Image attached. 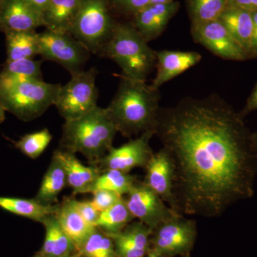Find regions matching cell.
Segmentation results:
<instances>
[{
	"label": "cell",
	"mask_w": 257,
	"mask_h": 257,
	"mask_svg": "<svg viewBox=\"0 0 257 257\" xmlns=\"http://www.w3.org/2000/svg\"><path fill=\"white\" fill-rule=\"evenodd\" d=\"M253 31L251 37V47L253 57H257V10L252 12Z\"/></svg>",
	"instance_id": "36"
},
{
	"label": "cell",
	"mask_w": 257,
	"mask_h": 257,
	"mask_svg": "<svg viewBox=\"0 0 257 257\" xmlns=\"http://www.w3.org/2000/svg\"><path fill=\"white\" fill-rule=\"evenodd\" d=\"M144 183L148 186L169 207H173V166L163 149L154 152L145 167Z\"/></svg>",
	"instance_id": "14"
},
{
	"label": "cell",
	"mask_w": 257,
	"mask_h": 257,
	"mask_svg": "<svg viewBox=\"0 0 257 257\" xmlns=\"http://www.w3.org/2000/svg\"><path fill=\"white\" fill-rule=\"evenodd\" d=\"M71 74L69 82L61 87L55 104L65 121L81 117L98 106L96 69Z\"/></svg>",
	"instance_id": "7"
},
{
	"label": "cell",
	"mask_w": 257,
	"mask_h": 257,
	"mask_svg": "<svg viewBox=\"0 0 257 257\" xmlns=\"http://www.w3.org/2000/svg\"><path fill=\"white\" fill-rule=\"evenodd\" d=\"M5 36L8 62L34 59L39 55V34L36 32H7Z\"/></svg>",
	"instance_id": "22"
},
{
	"label": "cell",
	"mask_w": 257,
	"mask_h": 257,
	"mask_svg": "<svg viewBox=\"0 0 257 257\" xmlns=\"http://www.w3.org/2000/svg\"><path fill=\"white\" fill-rule=\"evenodd\" d=\"M52 140V134L47 128L28 134L15 143V147L25 156L37 159L46 150Z\"/></svg>",
	"instance_id": "31"
},
{
	"label": "cell",
	"mask_w": 257,
	"mask_h": 257,
	"mask_svg": "<svg viewBox=\"0 0 257 257\" xmlns=\"http://www.w3.org/2000/svg\"><path fill=\"white\" fill-rule=\"evenodd\" d=\"M76 207L83 219L89 224L94 226L100 212L96 210L93 206L92 202L91 201L80 202V201L76 200Z\"/></svg>",
	"instance_id": "33"
},
{
	"label": "cell",
	"mask_w": 257,
	"mask_h": 257,
	"mask_svg": "<svg viewBox=\"0 0 257 257\" xmlns=\"http://www.w3.org/2000/svg\"><path fill=\"white\" fill-rule=\"evenodd\" d=\"M77 252L85 257H116L112 239L98 228Z\"/></svg>",
	"instance_id": "28"
},
{
	"label": "cell",
	"mask_w": 257,
	"mask_h": 257,
	"mask_svg": "<svg viewBox=\"0 0 257 257\" xmlns=\"http://www.w3.org/2000/svg\"><path fill=\"white\" fill-rule=\"evenodd\" d=\"M154 136L153 130L145 132L122 146L111 147L104 157L90 162V165L95 166L101 172L115 170L128 173L138 167L145 168L154 153L150 146V141Z\"/></svg>",
	"instance_id": "10"
},
{
	"label": "cell",
	"mask_w": 257,
	"mask_h": 257,
	"mask_svg": "<svg viewBox=\"0 0 257 257\" xmlns=\"http://www.w3.org/2000/svg\"><path fill=\"white\" fill-rule=\"evenodd\" d=\"M0 208L8 212L42 224L47 218L56 214L59 205H45L36 199L0 197Z\"/></svg>",
	"instance_id": "21"
},
{
	"label": "cell",
	"mask_w": 257,
	"mask_h": 257,
	"mask_svg": "<svg viewBox=\"0 0 257 257\" xmlns=\"http://www.w3.org/2000/svg\"><path fill=\"white\" fill-rule=\"evenodd\" d=\"M55 157L63 167L67 184L73 190V194L92 193L96 179L101 172L95 166H85L74 153L65 150H56Z\"/></svg>",
	"instance_id": "16"
},
{
	"label": "cell",
	"mask_w": 257,
	"mask_h": 257,
	"mask_svg": "<svg viewBox=\"0 0 257 257\" xmlns=\"http://www.w3.org/2000/svg\"><path fill=\"white\" fill-rule=\"evenodd\" d=\"M35 10L43 15L44 12L48 6L50 0H26Z\"/></svg>",
	"instance_id": "37"
},
{
	"label": "cell",
	"mask_w": 257,
	"mask_h": 257,
	"mask_svg": "<svg viewBox=\"0 0 257 257\" xmlns=\"http://www.w3.org/2000/svg\"><path fill=\"white\" fill-rule=\"evenodd\" d=\"M0 74L5 77L43 81L41 62L34 59L7 61Z\"/></svg>",
	"instance_id": "30"
},
{
	"label": "cell",
	"mask_w": 257,
	"mask_h": 257,
	"mask_svg": "<svg viewBox=\"0 0 257 257\" xmlns=\"http://www.w3.org/2000/svg\"><path fill=\"white\" fill-rule=\"evenodd\" d=\"M3 2H4V0H0V8H1L2 5H3Z\"/></svg>",
	"instance_id": "44"
},
{
	"label": "cell",
	"mask_w": 257,
	"mask_h": 257,
	"mask_svg": "<svg viewBox=\"0 0 257 257\" xmlns=\"http://www.w3.org/2000/svg\"><path fill=\"white\" fill-rule=\"evenodd\" d=\"M71 257H85L84 256H82V254H80V253H79L78 252H76L75 253H74L73 255H72Z\"/></svg>",
	"instance_id": "42"
},
{
	"label": "cell",
	"mask_w": 257,
	"mask_h": 257,
	"mask_svg": "<svg viewBox=\"0 0 257 257\" xmlns=\"http://www.w3.org/2000/svg\"><path fill=\"white\" fill-rule=\"evenodd\" d=\"M120 77L117 92L106 108L118 133L131 138L154 131L161 107L160 89L148 85L146 81Z\"/></svg>",
	"instance_id": "2"
},
{
	"label": "cell",
	"mask_w": 257,
	"mask_h": 257,
	"mask_svg": "<svg viewBox=\"0 0 257 257\" xmlns=\"http://www.w3.org/2000/svg\"><path fill=\"white\" fill-rule=\"evenodd\" d=\"M254 110H257V82L252 92L246 100V105L240 114L243 117H244L246 114H249L250 112Z\"/></svg>",
	"instance_id": "35"
},
{
	"label": "cell",
	"mask_w": 257,
	"mask_h": 257,
	"mask_svg": "<svg viewBox=\"0 0 257 257\" xmlns=\"http://www.w3.org/2000/svg\"><path fill=\"white\" fill-rule=\"evenodd\" d=\"M137 181L135 176L121 171H104L96 179L92 193L96 190H107L123 196L128 194Z\"/></svg>",
	"instance_id": "25"
},
{
	"label": "cell",
	"mask_w": 257,
	"mask_h": 257,
	"mask_svg": "<svg viewBox=\"0 0 257 257\" xmlns=\"http://www.w3.org/2000/svg\"><path fill=\"white\" fill-rule=\"evenodd\" d=\"M156 57L157 74L151 86L157 89L197 65L202 58L198 52L173 50L156 51Z\"/></svg>",
	"instance_id": "15"
},
{
	"label": "cell",
	"mask_w": 257,
	"mask_h": 257,
	"mask_svg": "<svg viewBox=\"0 0 257 257\" xmlns=\"http://www.w3.org/2000/svg\"><path fill=\"white\" fill-rule=\"evenodd\" d=\"M191 32L194 41L220 58L234 61L250 58L219 19L206 23L192 25Z\"/></svg>",
	"instance_id": "12"
},
{
	"label": "cell",
	"mask_w": 257,
	"mask_h": 257,
	"mask_svg": "<svg viewBox=\"0 0 257 257\" xmlns=\"http://www.w3.org/2000/svg\"><path fill=\"white\" fill-rule=\"evenodd\" d=\"M56 217L61 227L78 251L96 227L83 219L76 207V199L66 198L59 205Z\"/></svg>",
	"instance_id": "17"
},
{
	"label": "cell",
	"mask_w": 257,
	"mask_h": 257,
	"mask_svg": "<svg viewBox=\"0 0 257 257\" xmlns=\"http://www.w3.org/2000/svg\"><path fill=\"white\" fill-rule=\"evenodd\" d=\"M252 138L253 145H254L255 150H256L257 155V132H256V133H253Z\"/></svg>",
	"instance_id": "41"
},
{
	"label": "cell",
	"mask_w": 257,
	"mask_h": 257,
	"mask_svg": "<svg viewBox=\"0 0 257 257\" xmlns=\"http://www.w3.org/2000/svg\"><path fill=\"white\" fill-rule=\"evenodd\" d=\"M135 15V29L148 42L160 36L169 23L155 14L150 5Z\"/></svg>",
	"instance_id": "27"
},
{
	"label": "cell",
	"mask_w": 257,
	"mask_h": 257,
	"mask_svg": "<svg viewBox=\"0 0 257 257\" xmlns=\"http://www.w3.org/2000/svg\"><path fill=\"white\" fill-rule=\"evenodd\" d=\"M145 257H165L163 256H162V255L159 254V253H157L156 252H155V251H151V250H150V251H149L148 253L145 256Z\"/></svg>",
	"instance_id": "40"
},
{
	"label": "cell",
	"mask_w": 257,
	"mask_h": 257,
	"mask_svg": "<svg viewBox=\"0 0 257 257\" xmlns=\"http://www.w3.org/2000/svg\"><path fill=\"white\" fill-rule=\"evenodd\" d=\"M89 51L67 32L46 31L39 34V55L60 64L71 74L82 70Z\"/></svg>",
	"instance_id": "9"
},
{
	"label": "cell",
	"mask_w": 257,
	"mask_h": 257,
	"mask_svg": "<svg viewBox=\"0 0 257 257\" xmlns=\"http://www.w3.org/2000/svg\"><path fill=\"white\" fill-rule=\"evenodd\" d=\"M155 136L173 166V207L184 216L219 217L254 195L257 155L240 113L217 94L160 107Z\"/></svg>",
	"instance_id": "1"
},
{
	"label": "cell",
	"mask_w": 257,
	"mask_h": 257,
	"mask_svg": "<svg viewBox=\"0 0 257 257\" xmlns=\"http://www.w3.org/2000/svg\"><path fill=\"white\" fill-rule=\"evenodd\" d=\"M174 2V0H150V5L167 4Z\"/></svg>",
	"instance_id": "38"
},
{
	"label": "cell",
	"mask_w": 257,
	"mask_h": 257,
	"mask_svg": "<svg viewBox=\"0 0 257 257\" xmlns=\"http://www.w3.org/2000/svg\"><path fill=\"white\" fill-rule=\"evenodd\" d=\"M182 257H192V256H191L190 254H188V255H186V256H182Z\"/></svg>",
	"instance_id": "46"
},
{
	"label": "cell",
	"mask_w": 257,
	"mask_h": 257,
	"mask_svg": "<svg viewBox=\"0 0 257 257\" xmlns=\"http://www.w3.org/2000/svg\"><path fill=\"white\" fill-rule=\"evenodd\" d=\"M254 12L257 10V0H228V6Z\"/></svg>",
	"instance_id": "34"
},
{
	"label": "cell",
	"mask_w": 257,
	"mask_h": 257,
	"mask_svg": "<svg viewBox=\"0 0 257 257\" xmlns=\"http://www.w3.org/2000/svg\"><path fill=\"white\" fill-rule=\"evenodd\" d=\"M40 26H44L43 15L26 0H4L0 8L1 31L35 32Z\"/></svg>",
	"instance_id": "13"
},
{
	"label": "cell",
	"mask_w": 257,
	"mask_h": 257,
	"mask_svg": "<svg viewBox=\"0 0 257 257\" xmlns=\"http://www.w3.org/2000/svg\"><path fill=\"white\" fill-rule=\"evenodd\" d=\"M32 257H44V256H42V255L40 254V253H36V254L35 255V256H32Z\"/></svg>",
	"instance_id": "43"
},
{
	"label": "cell",
	"mask_w": 257,
	"mask_h": 257,
	"mask_svg": "<svg viewBox=\"0 0 257 257\" xmlns=\"http://www.w3.org/2000/svg\"><path fill=\"white\" fill-rule=\"evenodd\" d=\"M5 110L3 109V106L0 105V124L3 123L5 120Z\"/></svg>",
	"instance_id": "39"
},
{
	"label": "cell",
	"mask_w": 257,
	"mask_h": 257,
	"mask_svg": "<svg viewBox=\"0 0 257 257\" xmlns=\"http://www.w3.org/2000/svg\"><path fill=\"white\" fill-rule=\"evenodd\" d=\"M92 194L93 199L91 202L99 212L106 210L123 198L116 193L107 190H96Z\"/></svg>",
	"instance_id": "32"
},
{
	"label": "cell",
	"mask_w": 257,
	"mask_h": 257,
	"mask_svg": "<svg viewBox=\"0 0 257 257\" xmlns=\"http://www.w3.org/2000/svg\"><path fill=\"white\" fill-rule=\"evenodd\" d=\"M135 218L128 210L124 198L100 212L94 226L106 234H116L124 229Z\"/></svg>",
	"instance_id": "24"
},
{
	"label": "cell",
	"mask_w": 257,
	"mask_h": 257,
	"mask_svg": "<svg viewBox=\"0 0 257 257\" xmlns=\"http://www.w3.org/2000/svg\"><path fill=\"white\" fill-rule=\"evenodd\" d=\"M117 133L106 108L96 106L81 117L65 121L61 145L65 151L78 152L93 162L109 151Z\"/></svg>",
	"instance_id": "3"
},
{
	"label": "cell",
	"mask_w": 257,
	"mask_h": 257,
	"mask_svg": "<svg viewBox=\"0 0 257 257\" xmlns=\"http://www.w3.org/2000/svg\"><path fill=\"white\" fill-rule=\"evenodd\" d=\"M105 0H82L70 34L89 52H101L114 30Z\"/></svg>",
	"instance_id": "6"
},
{
	"label": "cell",
	"mask_w": 257,
	"mask_h": 257,
	"mask_svg": "<svg viewBox=\"0 0 257 257\" xmlns=\"http://www.w3.org/2000/svg\"><path fill=\"white\" fill-rule=\"evenodd\" d=\"M67 184V177L63 167L53 157L35 199L42 204L51 205L57 202L58 196Z\"/></svg>",
	"instance_id": "23"
},
{
	"label": "cell",
	"mask_w": 257,
	"mask_h": 257,
	"mask_svg": "<svg viewBox=\"0 0 257 257\" xmlns=\"http://www.w3.org/2000/svg\"><path fill=\"white\" fill-rule=\"evenodd\" d=\"M73 254H74V253H73ZM73 254L67 255V256H63V257H71V256H72V255H73Z\"/></svg>",
	"instance_id": "45"
},
{
	"label": "cell",
	"mask_w": 257,
	"mask_h": 257,
	"mask_svg": "<svg viewBox=\"0 0 257 257\" xmlns=\"http://www.w3.org/2000/svg\"><path fill=\"white\" fill-rule=\"evenodd\" d=\"M82 0H50L43 13L44 26L51 31L70 34Z\"/></svg>",
	"instance_id": "19"
},
{
	"label": "cell",
	"mask_w": 257,
	"mask_h": 257,
	"mask_svg": "<svg viewBox=\"0 0 257 257\" xmlns=\"http://www.w3.org/2000/svg\"><path fill=\"white\" fill-rule=\"evenodd\" d=\"M152 231L147 225L138 221L130 223L119 232L108 234H114L132 247L148 253L151 246Z\"/></svg>",
	"instance_id": "29"
},
{
	"label": "cell",
	"mask_w": 257,
	"mask_h": 257,
	"mask_svg": "<svg viewBox=\"0 0 257 257\" xmlns=\"http://www.w3.org/2000/svg\"><path fill=\"white\" fill-rule=\"evenodd\" d=\"M192 25L219 20L228 6V0H188Z\"/></svg>",
	"instance_id": "26"
},
{
	"label": "cell",
	"mask_w": 257,
	"mask_h": 257,
	"mask_svg": "<svg viewBox=\"0 0 257 257\" xmlns=\"http://www.w3.org/2000/svg\"><path fill=\"white\" fill-rule=\"evenodd\" d=\"M101 52L116 62L121 75L130 79L146 81L156 66V51L135 28L126 25H115Z\"/></svg>",
	"instance_id": "5"
},
{
	"label": "cell",
	"mask_w": 257,
	"mask_h": 257,
	"mask_svg": "<svg viewBox=\"0 0 257 257\" xmlns=\"http://www.w3.org/2000/svg\"><path fill=\"white\" fill-rule=\"evenodd\" d=\"M219 20L250 58H252V13L246 10L227 7Z\"/></svg>",
	"instance_id": "18"
},
{
	"label": "cell",
	"mask_w": 257,
	"mask_h": 257,
	"mask_svg": "<svg viewBox=\"0 0 257 257\" xmlns=\"http://www.w3.org/2000/svg\"><path fill=\"white\" fill-rule=\"evenodd\" d=\"M126 195L125 202L132 215L152 230L176 213L143 182L137 181Z\"/></svg>",
	"instance_id": "11"
},
{
	"label": "cell",
	"mask_w": 257,
	"mask_h": 257,
	"mask_svg": "<svg viewBox=\"0 0 257 257\" xmlns=\"http://www.w3.org/2000/svg\"><path fill=\"white\" fill-rule=\"evenodd\" d=\"M62 85L0 74V105L22 121H31L55 105Z\"/></svg>",
	"instance_id": "4"
},
{
	"label": "cell",
	"mask_w": 257,
	"mask_h": 257,
	"mask_svg": "<svg viewBox=\"0 0 257 257\" xmlns=\"http://www.w3.org/2000/svg\"><path fill=\"white\" fill-rule=\"evenodd\" d=\"M197 236V221L176 212L152 231L150 250L165 257L190 254Z\"/></svg>",
	"instance_id": "8"
},
{
	"label": "cell",
	"mask_w": 257,
	"mask_h": 257,
	"mask_svg": "<svg viewBox=\"0 0 257 257\" xmlns=\"http://www.w3.org/2000/svg\"><path fill=\"white\" fill-rule=\"evenodd\" d=\"M45 239L40 254L44 257H63L77 252L72 240L62 229L56 215L44 221Z\"/></svg>",
	"instance_id": "20"
}]
</instances>
